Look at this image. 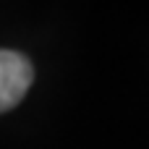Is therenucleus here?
<instances>
[{
	"mask_svg": "<svg viewBox=\"0 0 149 149\" xmlns=\"http://www.w3.org/2000/svg\"><path fill=\"white\" fill-rule=\"evenodd\" d=\"M34 81L31 60L16 50H0V113L16 107Z\"/></svg>",
	"mask_w": 149,
	"mask_h": 149,
	"instance_id": "1",
	"label": "nucleus"
}]
</instances>
